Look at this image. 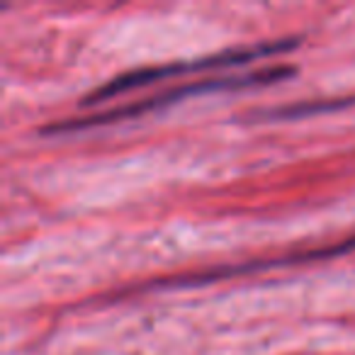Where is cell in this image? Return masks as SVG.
<instances>
[{"label": "cell", "mask_w": 355, "mask_h": 355, "mask_svg": "<svg viewBox=\"0 0 355 355\" xmlns=\"http://www.w3.org/2000/svg\"><path fill=\"white\" fill-rule=\"evenodd\" d=\"M295 73L292 66H275V69H263L256 73H243V76H214V78H198L188 85H178L166 93L151 95V98H141L137 103L122 105V107L107 110V112L90 114V117H71L64 122H56L51 127L44 129V134H59V132H78V129L88 127H100V124H112L122 122V119H132L137 114H146L153 110H161L166 105H175L185 98L193 95H205V93H217V90H234V88H251V85H266V83H277L285 80Z\"/></svg>", "instance_id": "1"}, {"label": "cell", "mask_w": 355, "mask_h": 355, "mask_svg": "<svg viewBox=\"0 0 355 355\" xmlns=\"http://www.w3.org/2000/svg\"><path fill=\"white\" fill-rule=\"evenodd\" d=\"M297 44H300V37H285V40L263 42V44H256V46H243V49H229V51H222V54L205 56V59L178 61V64L129 71V73L117 76V78H112L110 83H105V85H100L98 90H93V93L83 100V105L105 103V100H112V98H117V95L129 93V90H137V88H144V85L156 83V80L183 78V76H190V73H202V71L229 69V66H243V64H251V61H258V59H270V56L292 51Z\"/></svg>", "instance_id": "2"}, {"label": "cell", "mask_w": 355, "mask_h": 355, "mask_svg": "<svg viewBox=\"0 0 355 355\" xmlns=\"http://www.w3.org/2000/svg\"><path fill=\"white\" fill-rule=\"evenodd\" d=\"M355 251V236L348 239V241L338 243V246H329V248H321V251H306L304 256H287L280 258V261H268V263H256V266H239V268H219V270H207L205 275H190L185 280H173L171 285H200V282H212L219 280V277H227V275H243V272H253V270H261V268H272V266H292V263H300V261H319V258H331V256H340V253H348Z\"/></svg>", "instance_id": "3"}]
</instances>
